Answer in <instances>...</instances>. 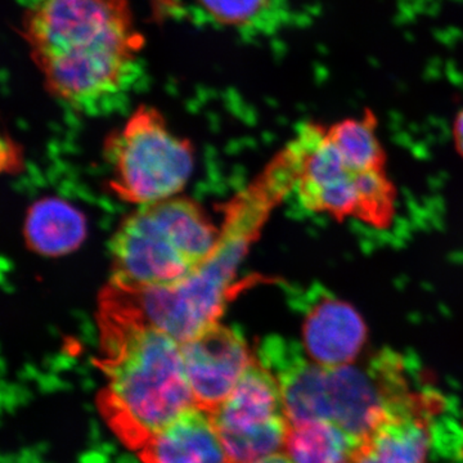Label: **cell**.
<instances>
[{
    "label": "cell",
    "instance_id": "cell-1",
    "mask_svg": "<svg viewBox=\"0 0 463 463\" xmlns=\"http://www.w3.org/2000/svg\"><path fill=\"white\" fill-rule=\"evenodd\" d=\"M23 38L52 96L90 115L129 93L145 48L129 0H36Z\"/></svg>",
    "mask_w": 463,
    "mask_h": 463
},
{
    "label": "cell",
    "instance_id": "cell-2",
    "mask_svg": "<svg viewBox=\"0 0 463 463\" xmlns=\"http://www.w3.org/2000/svg\"><path fill=\"white\" fill-rule=\"evenodd\" d=\"M105 388L99 412L124 446L139 452L149 439L196 407L183 367L181 344L138 315L109 285L99 307Z\"/></svg>",
    "mask_w": 463,
    "mask_h": 463
},
{
    "label": "cell",
    "instance_id": "cell-3",
    "mask_svg": "<svg viewBox=\"0 0 463 463\" xmlns=\"http://www.w3.org/2000/svg\"><path fill=\"white\" fill-rule=\"evenodd\" d=\"M222 233L205 210L185 197L139 206L112 236V283L124 288L172 286L214 254Z\"/></svg>",
    "mask_w": 463,
    "mask_h": 463
},
{
    "label": "cell",
    "instance_id": "cell-4",
    "mask_svg": "<svg viewBox=\"0 0 463 463\" xmlns=\"http://www.w3.org/2000/svg\"><path fill=\"white\" fill-rule=\"evenodd\" d=\"M273 194L264 185L237 203L234 218L222 233L218 248L196 272L164 288H130L115 286L149 325L179 344L191 339L223 315L234 274L250 240L267 215Z\"/></svg>",
    "mask_w": 463,
    "mask_h": 463
},
{
    "label": "cell",
    "instance_id": "cell-5",
    "mask_svg": "<svg viewBox=\"0 0 463 463\" xmlns=\"http://www.w3.org/2000/svg\"><path fill=\"white\" fill-rule=\"evenodd\" d=\"M288 192L315 214L381 224L392 216V187L383 172H359L344 160L327 128L301 124L279 157Z\"/></svg>",
    "mask_w": 463,
    "mask_h": 463
},
{
    "label": "cell",
    "instance_id": "cell-6",
    "mask_svg": "<svg viewBox=\"0 0 463 463\" xmlns=\"http://www.w3.org/2000/svg\"><path fill=\"white\" fill-rule=\"evenodd\" d=\"M463 414L420 379L356 439L347 463H462Z\"/></svg>",
    "mask_w": 463,
    "mask_h": 463
},
{
    "label": "cell",
    "instance_id": "cell-7",
    "mask_svg": "<svg viewBox=\"0 0 463 463\" xmlns=\"http://www.w3.org/2000/svg\"><path fill=\"white\" fill-rule=\"evenodd\" d=\"M103 152L115 196L137 206L178 194L194 165L191 142L176 136L165 116L147 105L108 137Z\"/></svg>",
    "mask_w": 463,
    "mask_h": 463
},
{
    "label": "cell",
    "instance_id": "cell-8",
    "mask_svg": "<svg viewBox=\"0 0 463 463\" xmlns=\"http://www.w3.org/2000/svg\"><path fill=\"white\" fill-rule=\"evenodd\" d=\"M228 463H254L285 449L289 422L274 374L252 362L228 398L210 412Z\"/></svg>",
    "mask_w": 463,
    "mask_h": 463
},
{
    "label": "cell",
    "instance_id": "cell-9",
    "mask_svg": "<svg viewBox=\"0 0 463 463\" xmlns=\"http://www.w3.org/2000/svg\"><path fill=\"white\" fill-rule=\"evenodd\" d=\"M181 354L194 405L207 413L223 403L254 362L245 337L221 322L183 341Z\"/></svg>",
    "mask_w": 463,
    "mask_h": 463
},
{
    "label": "cell",
    "instance_id": "cell-10",
    "mask_svg": "<svg viewBox=\"0 0 463 463\" xmlns=\"http://www.w3.org/2000/svg\"><path fill=\"white\" fill-rule=\"evenodd\" d=\"M367 341L361 315L325 289L309 294L303 319V349L316 364L339 367L354 364Z\"/></svg>",
    "mask_w": 463,
    "mask_h": 463
},
{
    "label": "cell",
    "instance_id": "cell-11",
    "mask_svg": "<svg viewBox=\"0 0 463 463\" xmlns=\"http://www.w3.org/2000/svg\"><path fill=\"white\" fill-rule=\"evenodd\" d=\"M138 455L145 463H228L210 414L197 407L156 432Z\"/></svg>",
    "mask_w": 463,
    "mask_h": 463
},
{
    "label": "cell",
    "instance_id": "cell-12",
    "mask_svg": "<svg viewBox=\"0 0 463 463\" xmlns=\"http://www.w3.org/2000/svg\"><path fill=\"white\" fill-rule=\"evenodd\" d=\"M85 233L87 224L81 213L56 199L36 203L26 222L30 246L48 257L65 255L79 248Z\"/></svg>",
    "mask_w": 463,
    "mask_h": 463
},
{
    "label": "cell",
    "instance_id": "cell-13",
    "mask_svg": "<svg viewBox=\"0 0 463 463\" xmlns=\"http://www.w3.org/2000/svg\"><path fill=\"white\" fill-rule=\"evenodd\" d=\"M355 441L336 423L316 420L289 425L283 452L294 463H347Z\"/></svg>",
    "mask_w": 463,
    "mask_h": 463
},
{
    "label": "cell",
    "instance_id": "cell-14",
    "mask_svg": "<svg viewBox=\"0 0 463 463\" xmlns=\"http://www.w3.org/2000/svg\"><path fill=\"white\" fill-rule=\"evenodd\" d=\"M373 114L346 118L327 128V136L344 160L359 172H383L385 154L376 134Z\"/></svg>",
    "mask_w": 463,
    "mask_h": 463
},
{
    "label": "cell",
    "instance_id": "cell-15",
    "mask_svg": "<svg viewBox=\"0 0 463 463\" xmlns=\"http://www.w3.org/2000/svg\"><path fill=\"white\" fill-rule=\"evenodd\" d=\"M201 9L219 25L237 32H272L279 24L277 0H196Z\"/></svg>",
    "mask_w": 463,
    "mask_h": 463
},
{
    "label": "cell",
    "instance_id": "cell-16",
    "mask_svg": "<svg viewBox=\"0 0 463 463\" xmlns=\"http://www.w3.org/2000/svg\"><path fill=\"white\" fill-rule=\"evenodd\" d=\"M455 141L458 146L459 151L463 154V111L457 118L455 124Z\"/></svg>",
    "mask_w": 463,
    "mask_h": 463
},
{
    "label": "cell",
    "instance_id": "cell-17",
    "mask_svg": "<svg viewBox=\"0 0 463 463\" xmlns=\"http://www.w3.org/2000/svg\"><path fill=\"white\" fill-rule=\"evenodd\" d=\"M254 463H294L288 455H282L281 452L276 453V455L264 457V458L259 459Z\"/></svg>",
    "mask_w": 463,
    "mask_h": 463
}]
</instances>
